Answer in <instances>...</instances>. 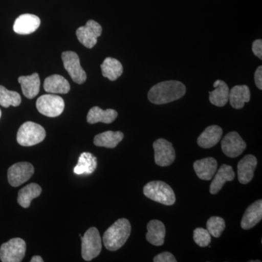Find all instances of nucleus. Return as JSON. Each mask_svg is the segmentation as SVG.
Instances as JSON below:
<instances>
[{
    "instance_id": "f257e3e1",
    "label": "nucleus",
    "mask_w": 262,
    "mask_h": 262,
    "mask_svg": "<svg viewBox=\"0 0 262 262\" xmlns=\"http://www.w3.org/2000/svg\"><path fill=\"white\" fill-rule=\"evenodd\" d=\"M186 94V87L179 81L170 80L153 86L148 93V99L155 104L161 105L180 99Z\"/></svg>"
},
{
    "instance_id": "f03ea898",
    "label": "nucleus",
    "mask_w": 262,
    "mask_h": 262,
    "mask_svg": "<svg viewBox=\"0 0 262 262\" xmlns=\"http://www.w3.org/2000/svg\"><path fill=\"white\" fill-rule=\"evenodd\" d=\"M131 225L126 219H120L108 227L103 236V243L108 251H115L125 245L130 237Z\"/></svg>"
},
{
    "instance_id": "7ed1b4c3",
    "label": "nucleus",
    "mask_w": 262,
    "mask_h": 262,
    "mask_svg": "<svg viewBox=\"0 0 262 262\" xmlns=\"http://www.w3.org/2000/svg\"><path fill=\"white\" fill-rule=\"evenodd\" d=\"M143 192L146 198L165 206H172L176 203V195L173 189L168 184L161 181L147 183L144 186Z\"/></svg>"
},
{
    "instance_id": "20e7f679",
    "label": "nucleus",
    "mask_w": 262,
    "mask_h": 262,
    "mask_svg": "<svg viewBox=\"0 0 262 262\" xmlns=\"http://www.w3.org/2000/svg\"><path fill=\"white\" fill-rule=\"evenodd\" d=\"M46 136L44 127L35 122H27L18 129L17 141L20 145L32 146L42 142Z\"/></svg>"
},
{
    "instance_id": "39448f33",
    "label": "nucleus",
    "mask_w": 262,
    "mask_h": 262,
    "mask_svg": "<svg viewBox=\"0 0 262 262\" xmlns=\"http://www.w3.org/2000/svg\"><path fill=\"white\" fill-rule=\"evenodd\" d=\"M82 239V257L90 261L97 257L102 249V242L99 232L96 227H91L86 231Z\"/></svg>"
},
{
    "instance_id": "423d86ee",
    "label": "nucleus",
    "mask_w": 262,
    "mask_h": 262,
    "mask_svg": "<svg viewBox=\"0 0 262 262\" xmlns=\"http://www.w3.org/2000/svg\"><path fill=\"white\" fill-rule=\"evenodd\" d=\"M36 106L39 113L45 116L56 117L63 113L65 103L61 96L46 94L38 98Z\"/></svg>"
},
{
    "instance_id": "0eeeda50",
    "label": "nucleus",
    "mask_w": 262,
    "mask_h": 262,
    "mask_svg": "<svg viewBox=\"0 0 262 262\" xmlns=\"http://www.w3.org/2000/svg\"><path fill=\"white\" fill-rule=\"evenodd\" d=\"M23 239L13 238L5 243L0 248V259L3 262H20L24 259L27 250Z\"/></svg>"
},
{
    "instance_id": "6e6552de",
    "label": "nucleus",
    "mask_w": 262,
    "mask_h": 262,
    "mask_svg": "<svg viewBox=\"0 0 262 262\" xmlns=\"http://www.w3.org/2000/svg\"><path fill=\"white\" fill-rule=\"evenodd\" d=\"M61 58L65 70L74 82L77 84L84 83L87 79V75L81 67L78 55L75 52L66 51L62 53Z\"/></svg>"
},
{
    "instance_id": "1a4fd4ad",
    "label": "nucleus",
    "mask_w": 262,
    "mask_h": 262,
    "mask_svg": "<svg viewBox=\"0 0 262 262\" xmlns=\"http://www.w3.org/2000/svg\"><path fill=\"white\" fill-rule=\"evenodd\" d=\"M34 173L32 164L27 162L15 163L8 169V182L12 187H18L29 181Z\"/></svg>"
},
{
    "instance_id": "9d476101",
    "label": "nucleus",
    "mask_w": 262,
    "mask_h": 262,
    "mask_svg": "<svg viewBox=\"0 0 262 262\" xmlns=\"http://www.w3.org/2000/svg\"><path fill=\"white\" fill-rule=\"evenodd\" d=\"M155 161L161 167L169 166L176 159V151L171 143L166 139H159L153 143Z\"/></svg>"
},
{
    "instance_id": "9b49d317",
    "label": "nucleus",
    "mask_w": 262,
    "mask_h": 262,
    "mask_svg": "<svg viewBox=\"0 0 262 262\" xmlns=\"http://www.w3.org/2000/svg\"><path fill=\"white\" fill-rule=\"evenodd\" d=\"M101 33L102 27L101 25L94 20H89L84 27L77 29L76 34L81 44L91 49L96 46L98 37L101 35Z\"/></svg>"
},
{
    "instance_id": "f8f14e48",
    "label": "nucleus",
    "mask_w": 262,
    "mask_h": 262,
    "mask_svg": "<svg viewBox=\"0 0 262 262\" xmlns=\"http://www.w3.org/2000/svg\"><path fill=\"white\" fill-rule=\"evenodd\" d=\"M246 143L235 131L229 133L222 141V149L226 156L236 158L246 149Z\"/></svg>"
},
{
    "instance_id": "ddd939ff",
    "label": "nucleus",
    "mask_w": 262,
    "mask_h": 262,
    "mask_svg": "<svg viewBox=\"0 0 262 262\" xmlns=\"http://www.w3.org/2000/svg\"><path fill=\"white\" fill-rule=\"evenodd\" d=\"M257 159L252 155H247L237 164V177L239 183L247 184L251 182L257 165Z\"/></svg>"
},
{
    "instance_id": "4468645a",
    "label": "nucleus",
    "mask_w": 262,
    "mask_h": 262,
    "mask_svg": "<svg viewBox=\"0 0 262 262\" xmlns=\"http://www.w3.org/2000/svg\"><path fill=\"white\" fill-rule=\"evenodd\" d=\"M40 25V19L37 15L24 14L15 20L13 30L18 34H29L35 32Z\"/></svg>"
},
{
    "instance_id": "2eb2a0df",
    "label": "nucleus",
    "mask_w": 262,
    "mask_h": 262,
    "mask_svg": "<svg viewBox=\"0 0 262 262\" xmlns=\"http://www.w3.org/2000/svg\"><path fill=\"white\" fill-rule=\"evenodd\" d=\"M262 219V201L258 200L251 206H248L245 211L242 221L241 227L245 230L253 228L261 222Z\"/></svg>"
},
{
    "instance_id": "dca6fc26",
    "label": "nucleus",
    "mask_w": 262,
    "mask_h": 262,
    "mask_svg": "<svg viewBox=\"0 0 262 262\" xmlns=\"http://www.w3.org/2000/svg\"><path fill=\"white\" fill-rule=\"evenodd\" d=\"M223 135V130L219 125L206 127L198 139V144L203 149H210L218 144Z\"/></svg>"
},
{
    "instance_id": "f3484780",
    "label": "nucleus",
    "mask_w": 262,
    "mask_h": 262,
    "mask_svg": "<svg viewBox=\"0 0 262 262\" xmlns=\"http://www.w3.org/2000/svg\"><path fill=\"white\" fill-rule=\"evenodd\" d=\"M235 177L233 168L230 165L224 164L219 169L210 186V192L217 194L227 182H232Z\"/></svg>"
},
{
    "instance_id": "a211bd4d",
    "label": "nucleus",
    "mask_w": 262,
    "mask_h": 262,
    "mask_svg": "<svg viewBox=\"0 0 262 262\" xmlns=\"http://www.w3.org/2000/svg\"><path fill=\"white\" fill-rule=\"evenodd\" d=\"M193 167L196 176L200 179L202 180L209 181L213 178L216 172L218 163L214 158H206L196 160L194 162Z\"/></svg>"
},
{
    "instance_id": "6ab92c4d",
    "label": "nucleus",
    "mask_w": 262,
    "mask_h": 262,
    "mask_svg": "<svg viewBox=\"0 0 262 262\" xmlns=\"http://www.w3.org/2000/svg\"><path fill=\"white\" fill-rule=\"evenodd\" d=\"M165 227L159 220H151L147 225L146 241L155 246H161L165 242Z\"/></svg>"
},
{
    "instance_id": "aec40b11",
    "label": "nucleus",
    "mask_w": 262,
    "mask_h": 262,
    "mask_svg": "<svg viewBox=\"0 0 262 262\" xmlns=\"http://www.w3.org/2000/svg\"><path fill=\"white\" fill-rule=\"evenodd\" d=\"M251 92L246 84L236 85L229 91V101L231 106L236 110L244 108L245 103L249 102Z\"/></svg>"
},
{
    "instance_id": "412c9836",
    "label": "nucleus",
    "mask_w": 262,
    "mask_h": 262,
    "mask_svg": "<svg viewBox=\"0 0 262 262\" xmlns=\"http://www.w3.org/2000/svg\"><path fill=\"white\" fill-rule=\"evenodd\" d=\"M44 89L49 94H66L70 92V84L62 76L53 75L45 80Z\"/></svg>"
},
{
    "instance_id": "4be33fe9",
    "label": "nucleus",
    "mask_w": 262,
    "mask_h": 262,
    "mask_svg": "<svg viewBox=\"0 0 262 262\" xmlns=\"http://www.w3.org/2000/svg\"><path fill=\"white\" fill-rule=\"evenodd\" d=\"M18 82L21 85L22 92L25 97L32 99L39 94L40 80L37 73L18 77Z\"/></svg>"
},
{
    "instance_id": "5701e85b",
    "label": "nucleus",
    "mask_w": 262,
    "mask_h": 262,
    "mask_svg": "<svg viewBox=\"0 0 262 262\" xmlns=\"http://www.w3.org/2000/svg\"><path fill=\"white\" fill-rule=\"evenodd\" d=\"M215 89L209 92V101L214 106L222 107L229 101V89L224 81L216 80L213 84Z\"/></svg>"
},
{
    "instance_id": "b1692460",
    "label": "nucleus",
    "mask_w": 262,
    "mask_h": 262,
    "mask_svg": "<svg viewBox=\"0 0 262 262\" xmlns=\"http://www.w3.org/2000/svg\"><path fill=\"white\" fill-rule=\"evenodd\" d=\"M117 116L118 113L112 108L103 110L98 106H94L88 113L87 121L90 124H96L97 122L110 124L116 120Z\"/></svg>"
},
{
    "instance_id": "393cba45",
    "label": "nucleus",
    "mask_w": 262,
    "mask_h": 262,
    "mask_svg": "<svg viewBox=\"0 0 262 262\" xmlns=\"http://www.w3.org/2000/svg\"><path fill=\"white\" fill-rule=\"evenodd\" d=\"M123 138V133L120 131L114 132V131L108 130L95 136L94 142L95 145L100 147L114 149L121 142Z\"/></svg>"
},
{
    "instance_id": "a878e982",
    "label": "nucleus",
    "mask_w": 262,
    "mask_h": 262,
    "mask_svg": "<svg viewBox=\"0 0 262 262\" xmlns=\"http://www.w3.org/2000/svg\"><path fill=\"white\" fill-rule=\"evenodd\" d=\"M42 193V188L40 186L32 183L25 187L22 188L18 192V203L20 206L24 208L30 206L32 200L38 198Z\"/></svg>"
},
{
    "instance_id": "bb28decb",
    "label": "nucleus",
    "mask_w": 262,
    "mask_h": 262,
    "mask_svg": "<svg viewBox=\"0 0 262 262\" xmlns=\"http://www.w3.org/2000/svg\"><path fill=\"white\" fill-rule=\"evenodd\" d=\"M97 168V158L91 153L83 152L80 155L78 163L74 168V173L77 175L91 174Z\"/></svg>"
},
{
    "instance_id": "cd10ccee",
    "label": "nucleus",
    "mask_w": 262,
    "mask_h": 262,
    "mask_svg": "<svg viewBox=\"0 0 262 262\" xmlns=\"http://www.w3.org/2000/svg\"><path fill=\"white\" fill-rule=\"evenodd\" d=\"M101 69L103 77L111 81L117 80L123 72L122 63L111 57H108L103 61Z\"/></svg>"
},
{
    "instance_id": "c85d7f7f",
    "label": "nucleus",
    "mask_w": 262,
    "mask_h": 262,
    "mask_svg": "<svg viewBox=\"0 0 262 262\" xmlns=\"http://www.w3.org/2000/svg\"><path fill=\"white\" fill-rule=\"evenodd\" d=\"M21 103V98L18 93L8 91L4 86L0 85V105L3 107L10 106H18Z\"/></svg>"
},
{
    "instance_id": "c756f323",
    "label": "nucleus",
    "mask_w": 262,
    "mask_h": 262,
    "mask_svg": "<svg viewBox=\"0 0 262 262\" xmlns=\"http://www.w3.org/2000/svg\"><path fill=\"white\" fill-rule=\"evenodd\" d=\"M207 230L215 238L221 237L225 230L226 225L224 219L219 216H212L206 223Z\"/></svg>"
},
{
    "instance_id": "7c9ffc66",
    "label": "nucleus",
    "mask_w": 262,
    "mask_h": 262,
    "mask_svg": "<svg viewBox=\"0 0 262 262\" xmlns=\"http://www.w3.org/2000/svg\"><path fill=\"white\" fill-rule=\"evenodd\" d=\"M193 238L196 245L201 247H207L211 242V235L207 229L198 227L194 230Z\"/></svg>"
},
{
    "instance_id": "2f4dec72",
    "label": "nucleus",
    "mask_w": 262,
    "mask_h": 262,
    "mask_svg": "<svg viewBox=\"0 0 262 262\" xmlns=\"http://www.w3.org/2000/svg\"><path fill=\"white\" fill-rule=\"evenodd\" d=\"M155 262H177L175 256L170 252H163L155 256Z\"/></svg>"
},
{
    "instance_id": "473e14b6",
    "label": "nucleus",
    "mask_w": 262,
    "mask_h": 262,
    "mask_svg": "<svg viewBox=\"0 0 262 262\" xmlns=\"http://www.w3.org/2000/svg\"><path fill=\"white\" fill-rule=\"evenodd\" d=\"M252 51L253 54L257 56L259 59H262V40L256 39L253 42Z\"/></svg>"
},
{
    "instance_id": "72a5a7b5",
    "label": "nucleus",
    "mask_w": 262,
    "mask_h": 262,
    "mask_svg": "<svg viewBox=\"0 0 262 262\" xmlns=\"http://www.w3.org/2000/svg\"><path fill=\"white\" fill-rule=\"evenodd\" d=\"M255 83L256 87L259 90H262V67L259 66L255 72L254 75Z\"/></svg>"
},
{
    "instance_id": "f704fd0d",
    "label": "nucleus",
    "mask_w": 262,
    "mask_h": 262,
    "mask_svg": "<svg viewBox=\"0 0 262 262\" xmlns=\"http://www.w3.org/2000/svg\"><path fill=\"white\" fill-rule=\"evenodd\" d=\"M44 260L42 259V258L39 256H33L32 259H31V262H43Z\"/></svg>"
},
{
    "instance_id": "c9c22d12",
    "label": "nucleus",
    "mask_w": 262,
    "mask_h": 262,
    "mask_svg": "<svg viewBox=\"0 0 262 262\" xmlns=\"http://www.w3.org/2000/svg\"><path fill=\"white\" fill-rule=\"evenodd\" d=\"M1 116H2V112H1V110H0V118H1Z\"/></svg>"
}]
</instances>
